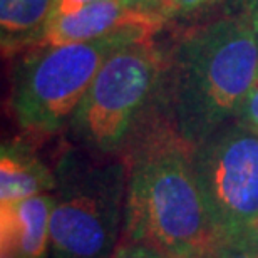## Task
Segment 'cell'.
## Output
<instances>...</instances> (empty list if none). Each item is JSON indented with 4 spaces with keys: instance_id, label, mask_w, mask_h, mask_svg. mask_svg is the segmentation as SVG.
<instances>
[{
    "instance_id": "obj_1",
    "label": "cell",
    "mask_w": 258,
    "mask_h": 258,
    "mask_svg": "<svg viewBox=\"0 0 258 258\" xmlns=\"http://www.w3.org/2000/svg\"><path fill=\"white\" fill-rule=\"evenodd\" d=\"M258 81V42L240 14L184 34L169 59L171 127L189 146L235 121Z\"/></svg>"
},
{
    "instance_id": "obj_2",
    "label": "cell",
    "mask_w": 258,
    "mask_h": 258,
    "mask_svg": "<svg viewBox=\"0 0 258 258\" xmlns=\"http://www.w3.org/2000/svg\"><path fill=\"white\" fill-rule=\"evenodd\" d=\"M121 241L149 245L171 258H208L213 248L191 146L171 126L149 138L131 159Z\"/></svg>"
},
{
    "instance_id": "obj_3",
    "label": "cell",
    "mask_w": 258,
    "mask_h": 258,
    "mask_svg": "<svg viewBox=\"0 0 258 258\" xmlns=\"http://www.w3.org/2000/svg\"><path fill=\"white\" fill-rule=\"evenodd\" d=\"M156 29L136 27L89 42L24 50L10 77V111L24 131L52 134L71 117L107 57Z\"/></svg>"
},
{
    "instance_id": "obj_4",
    "label": "cell",
    "mask_w": 258,
    "mask_h": 258,
    "mask_svg": "<svg viewBox=\"0 0 258 258\" xmlns=\"http://www.w3.org/2000/svg\"><path fill=\"white\" fill-rule=\"evenodd\" d=\"M163 67L153 35L109 55L71 117V136L97 154L116 153L146 107Z\"/></svg>"
},
{
    "instance_id": "obj_5",
    "label": "cell",
    "mask_w": 258,
    "mask_h": 258,
    "mask_svg": "<svg viewBox=\"0 0 258 258\" xmlns=\"http://www.w3.org/2000/svg\"><path fill=\"white\" fill-rule=\"evenodd\" d=\"M127 174L107 164L57 174L49 258H112L122 240Z\"/></svg>"
},
{
    "instance_id": "obj_6",
    "label": "cell",
    "mask_w": 258,
    "mask_h": 258,
    "mask_svg": "<svg viewBox=\"0 0 258 258\" xmlns=\"http://www.w3.org/2000/svg\"><path fill=\"white\" fill-rule=\"evenodd\" d=\"M215 240L258 225V133L231 121L191 148Z\"/></svg>"
},
{
    "instance_id": "obj_7",
    "label": "cell",
    "mask_w": 258,
    "mask_h": 258,
    "mask_svg": "<svg viewBox=\"0 0 258 258\" xmlns=\"http://www.w3.org/2000/svg\"><path fill=\"white\" fill-rule=\"evenodd\" d=\"M161 25L163 24L151 15L126 9L121 0H97L52 17L34 47L89 42L126 29H159Z\"/></svg>"
},
{
    "instance_id": "obj_8",
    "label": "cell",
    "mask_w": 258,
    "mask_h": 258,
    "mask_svg": "<svg viewBox=\"0 0 258 258\" xmlns=\"http://www.w3.org/2000/svg\"><path fill=\"white\" fill-rule=\"evenodd\" d=\"M54 195L0 205V258H49Z\"/></svg>"
},
{
    "instance_id": "obj_9",
    "label": "cell",
    "mask_w": 258,
    "mask_h": 258,
    "mask_svg": "<svg viewBox=\"0 0 258 258\" xmlns=\"http://www.w3.org/2000/svg\"><path fill=\"white\" fill-rule=\"evenodd\" d=\"M57 174L37 156L34 148L20 139L2 143L0 149V205L54 193Z\"/></svg>"
},
{
    "instance_id": "obj_10",
    "label": "cell",
    "mask_w": 258,
    "mask_h": 258,
    "mask_svg": "<svg viewBox=\"0 0 258 258\" xmlns=\"http://www.w3.org/2000/svg\"><path fill=\"white\" fill-rule=\"evenodd\" d=\"M55 0H0V44L5 55L34 47L52 17Z\"/></svg>"
},
{
    "instance_id": "obj_11",
    "label": "cell",
    "mask_w": 258,
    "mask_h": 258,
    "mask_svg": "<svg viewBox=\"0 0 258 258\" xmlns=\"http://www.w3.org/2000/svg\"><path fill=\"white\" fill-rule=\"evenodd\" d=\"M208 258H258V225L215 240Z\"/></svg>"
},
{
    "instance_id": "obj_12",
    "label": "cell",
    "mask_w": 258,
    "mask_h": 258,
    "mask_svg": "<svg viewBox=\"0 0 258 258\" xmlns=\"http://www.w3.org/2000/svg\"><path fill=\"white\" fill-rule=\"evenodd\" d=\"M218 2H221V0H161L156 12H154V17L161 24H166L169 20L205 12Z\"/></svg>"
},
{
    "instance_id": "obj_13",
    "label": "cell",
    "mask_w": 258,
    "mask_h": 258,
    "mask_svg": "<svg viewBox=\"0 0 258 258\" xmlns=\"http://www.w3.org/2000/svg\"><path fill=\"white\" fill-rule=\"evenodd\" d=\"M235 121H238L245 127L258 133V81L253 86V89L248 92V96L245 97Z\"/></svg>"
},
{
    "instance_id": "obj_14",
    "label": "cell",
    "mask_w": 258,
    "mask_h": 258,
    "mask_svg": "<svg viewBox=\"0 0 258 258\" xmlns=\"http://www.w3.org/2000/svg\"><path fill=\"white\" fill-rule=\"evenodd\" d=\"M112 258H171L164 255L163 251L144 243H136V241H121L119 248Z\"/></svg>"
},
{
    "instance_id": "obj_15",
    "label": "cell",
    "mask_w": 258,
    "mask_h": 258,
    "mask_svg": "<svg viewBox=\"0 0 258 258\" xmlns=\"http://www.w3.org/2000/svg\"><path fill=\"white\" fill-rule=\"evenodd\" d=\"M238 14L248 22L258 42V0H240Z\"/></svg>"
},
{
    "instance_id": "obj_16",
    "label": "cell",
    "mask_w": 258,
    "mask_h": 258,
    "mask_svg": "<svg viewBox=\"0 0 258 258\" xmlns=\"http://www.w3.org/2000/svg\"><path fill=\"white\" fill-rule=\"evenodd\" d=\"M159 2H161V0H121V4L124 5L126 9L134 10V12H139V14L151 15V17H154V12H156Z\"/></svg>"
},
{
    "instance_id": "obj_17",
    "label": "cell",
    "mask_w": 258,
    "mask_h": 258,
    "mask_svg": "<svg viewBox=\"0 0 258 258\" xmlns=\"http://www.w3.org/2000/svg\"><path fill=\"white\" fill-rule=\"evenodd\" d=\"M92 2H97V0H55L52 17H57L60 14H66V12H71V10H76L79 7H84V5L92 4Z\"/></svg>"
}]
</instances>
